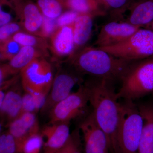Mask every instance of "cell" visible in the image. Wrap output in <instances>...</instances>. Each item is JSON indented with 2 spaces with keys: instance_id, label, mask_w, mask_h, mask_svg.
<instances>
[{
  "instance_id": "21",
  "label": "cell",
  "mask_w": 153,
  "mask_h": 153,
  "mask_svg": "<svg viewBox=\"0 0 153 153\" xmlns=\"http://www.w3.org/2000/svg\"><path fill=\"white\" fill-rule=\"evenodd\" d=\"M11 39L22 47H33L47 53L49 47L45 38L20 31L15 34Z\"/></svg>"
},
{
  "instance_id": "7",
  "label": "cell",
  "mask_w": 153,
  "mask_h": 153,
  "mask_svg": "<svg viewBox=\"0 0 153 153\" xmlns=\"http://www.w3.org/2000/svg\"><path fill=\"white\" fill-rule=\"evenodd\" d=\"M89 97L87 85L80 86L52 108L49 112V123H69L84 112Z\"/></svg>"
},
{
  "instance_id": "18",
  "label": "cell",
  "mask_w": 153,
  "mask_h": 153,
  "mask_svg": "<svg viewBox=\"0 0 153 153\" xmlns=\"http://www.w3.org/2000/svg\"><path fill=\"white\" fill-rule=\"evenodd\" d=\"M94 16L80 14L73 24L74 49L85 45L90 38Z\"/></svg>"
},
{
  "instance_id": "25",
  "label": "cell",
  "mask_w": 153,
  "mask_h": 153,
  "mask_svg": "<svg viewBox=\"0 0 153 153\" xmlns=\"http://www.w3.org/2000/svg\"><path fill=\"white\" fill-rule=\"evenodd\" d=\"M22 46L10 39L1 43L0 59L1 61H10L18 54Z\"/></svg>"
},
{
  "instance_id": "23",
  "label": "cell",
  "mask_w": 153,
  "mask_h": 153,
  "mask_svg": "<svg viewBox=\"0 0 153 153\" xmlns=\"http://www.w3.org/2000/svg\"><path fill=\"white\" fill-rule=\"evenodd\" d=\"M42 134L39 132L30 135L18 146L19 153H39L44 146Z\"/></svg>"
},
{
  "instance_id": "16",
  "label": "cell",
  "mask_w": 153,
  "mask_h": 153,
  "mask_svg": "<svg viewBox=\"0 0 153 153\" xmlns=\"http://www.w3.org/2000/svg\"><path fill=\"white\" fill-rule=\"evenodd\" d=\"M138 106L144 121L138 153H153V104Z\"/></svg>"
},
{
  "instance_id": "15",
  "label": "cell",
  "mask_w": 153,
  "mask_h": 153,
  "mask_svg": "<svg viewBox=\"0 0 153 153\" xmlns=\"http://www.w3.org/2000/svg\"><path fill=\"white\" fill-rule=\"evenodd\" d=\"M127 22L140 27L151 25L153 20V0H133Z\"/></svg>"
},
{
  "instance_id": "28",
  "label": "cell",
  "mask_w": 153,
  "mask_h": 153,
  "mask_svg": "<svg viewBox=\"0 0 153 153\" xmlns=\"http://www.w3.org/2000/svg\"><path fill=\"white\" fill-rule=\"evenodd\" d=\"M58 28L56 19H50L44 16L43 23L38 36L45 39L50 38Z\"/></svg>"
},
{
  "instance_id": "10",
  "label": "cell",
  "mask_w": 153,
  "mask_h": 153,
  "mask_svg": "<svg viewBox=\"0 0 153 153\" xmlns=\"http://www.w3.org/2000/svg\"><path fill=\"white\" fill-rule=\"evenodd\" d=\"M140 28L127 22H109L101 28L95 45L98 48L117 45L126 41Z\"/></svg>"
},
{
  "instance_id": "26",
  "label": "cell",
  "mask_w": 153,
  "mask_h": 153,
  "mask_svg": "<svg viewBox=\"0 0 153 153\" xmlns=\"http://www.w3.org/2000/svg\"><path fill=\"white\" fill-rule=\"evenodd\" d=\"M0 153H19L16 140L8 131L0 136Z\"/></svg>"
},
{
  "instance_id": "5",
  "label": "cell",
  "mask_w": 153,
  "mask_h": 153,
  "mask_svg": "<svg viewBox=\"0 0 153 153\" xmlns=\"http://www.w3.org/2000/svg\"><path fill=\"white\" fill-rule=\"evenodd\" d=\"M99 48L125 60H144L153 56V30L140 28L122 43Z\"/></svg>"
},
{
  "instance_id": "12",
  "label": "cell",
  "mask_w": 153,
  "mask_h": 153,
  "mask_svg": "<svg viewBox=\"0 0 153 153\" xmlns=\"http://www.w3.org/2000/svg\"><path fill=\"white\" fill-rule=\"evenodd\" d=\"M69 123L49 124L42 130L46 138L44 143L45 153H56L65 145L70 136Z\"/></svg>"
},
{
  "instance_id": "27",
  "label": "cell",
  "mask_w": 153,
  "mask_h": 153,
  "mask_svg": "<svg viewBox=\"0 0 153 153\" xmlns=\"http://www.w3.org/2000/svg\"><path fill=\"white\" fill-rule=\"evenodd\" d=\"M79 131L70 134L65 145L56 153H81Z\"/></svg>"
},
{
  "instance_id": "17",
  "label": "cell",
  "mask_w": 153,
  "mask_h": 153,
  "mask_svg": "<svg viewBox=\"0 0 153 153\" xmlns=\"http://www.w3.org/2000/svg\"><path fill=\"white\" fill-rule=\"evenodd\" d=\"M22 96L19 88H13L6 92L0 104L1 116L8 121L7 125L22 113Z\"/></svg>"
},
{
  "instance_id": "2",
  "label": "cell",
  "mask_w": 153,
  "mask_h": 153,
  "mask_svg": "<svg viewBox=\"0 0 153 153\" xmlns=\"http://www.w3.org/2000/svg\"><path fill=\"white\" fill-rule=\"evenodd\" d=\"M136 61L115 57L98 47H89L79 53L74 65L81 72L112 81L121 80Z\"/></svg>"
},
{
  "instance_id": "31",
  "label": "cell",
  "mask_w": 153,
  "mask_h": 153,
  "mask_svg": "<svg viewBox=\"0 0 153 153\" xmlns=\"http://www.w3.org/2000/svg\"><path fill=\"white\" fill-rule=\"evenodd\" d=\"M36 112H37V111L33 95L31 94L25 92L22 96V113L24 112L35 113Z\"/></svg>"
},
{
  "instance_id": "8",
  "label": "cell",
  "mask_w": 153,
  "mask_h": 153,
  "mask_svg": "<svg viewBox=\"0 0 153 153\" xmlns=\"http://www.w3.org/2000/svg\"><path fill=\"white\" fill-rule=\"evenodd\" d=\"M3 4L10 6L15 11L27 32L38 36L44 16L36 3L31 0H1V5Z\"/></svg>"
},
{
  "instance_id": "6",
  "label": "cell",
  "mask_w": 153,
  "mask_h": 153,
  "mask_svg": "<svg viewBox=\"0 0 153 153\" xmlns=\"http://www.w3.org/2000/svg\"><path fill=\"white\" fill-rule=\"evenodd\" d=\"M20 72L25 92L49 94L54 78L52 66L44 57L34 60Z\"/></svg>"
},
{
  "instance_id": "1",
  "label": "cell",
  "mask_w": 153,
  "mask_h": 153,
  "mask_svg": "<svg viewBox=\"0 0 153 153\" xmlns=\"http://www.w3.org/2000/svg\"><path fill=\"white\" fill-rule=\"evenodd\" d=\"M111 82L100 79L97 82L87 86L89 101L93 107L96 120L107 137L111 153H117V135L122 104L118 102L117 92L111 88Z\"/></svg>"
},
{
  "instance_id": "30",
  "label": "cell",
  "mask_w": 153,
  "mask_h": 153,
  "mask_svg": "<svg viewBox=\"0 0 153 153\" xmlns=\"http://www.w3.org/2000/svg\"><path fill=\"white\" fill-rule=\"evenodd\" d=\"M80 14L71 10H67L63 12L57 19L58 27H64L73 24Z\"/></svg>"
},
{
  "instance_id": "13",
  "label": "cell",
  "mask_w": 153,
  "mask_h": 153,
  "mask_svg": "<svg viewBox=\"0 0 153 153\" xmlns=\"http://www.w3.org/2000/svg\"><path fill=\"white\" fill-rule=\"evenodd\" d=\"M8 126L9 132L15 138L18 146L30 135L39 132L38 121L33 113H22Z\"/></svg>"
},
{
  "instance_id": "9",
  "label": "cell",
  "mask_w": 153,
  "mask_h": 153,
  "mask_svg": "<svg viewBox=\"0 0 153 153\" xmlns=\"http://www.w3.org/2000/svg\"><path fill=\"white\" fill-rule=\"evenodd\" d=\"M79 130L83 135L85 153H111L107 137L99 126L93 112L81 123Z\"/></svg>"
},
{
  "instance_id": "24",
  "label": "cell",
  "mask_w": 153,
  "mask_h": 153,
  "mask_svg": "<svg viewBox=\"0 0 153 153\" xmlns=\"http://www.w3.org/2000/svg\"><path fill=\"white\" fill-rule=\"evenodd\" d=\"M107 13L119 16L128 10L133 0H96Z\"/></svg>"
},
{
  "instance_id": "34",
  "label": "cell",
  "mask_w": 153,
  "mask_h": 153,
  "mask_svg": "<svg viewBox=\"0 0 153 153\" xmlns=\"http://www.w3.org/2000/svg\"><path fill=\"white\" fill-rule=\"evenodd\" d=\"M151 26V30H153V20L152 22V24L150 25Z\"/></svg>"
},
{
  "instance_id": "22",
  "label": "cell",
  "mask_w": 153,
  "mask_h": 153,
  "mask_svg": "<svg viewBox=\"0 0 153 153\" xmlns=\"http://www.w3.org/2000/svg\"><path fill=\"white\" fill-rule=\"evenodd\" d=\"M36 5L44 16L57 19L64 9L60 0H36Z\"/></svg>"
},
{
  "instance_id": "29",
  "label": "cell",
  "mask_w": 153,
  "mask_h": 153,
  "mask_svg": "<svg viewBox=\"0 0 153 153\" xmlns=\"http://www.w3.org/2000/svg\"><path fill=\"white\" fill-rule=\"evenodd\" d=\"M20 27L19 24L10 23L1 27L0 28V42L3 43L10 39L16 33L20 32Z\"/></svg>"
},
{
  "instance_id": "33",
  "label": "cell",
  "mask_w": 153,
  "mask_h": 153,
  "mask_svg": "<svg viewBox=\"0 0 153 153\" xmlns=\"http://www.w3.org/2000/svg\"><path fill=\"white\" fill-rule=\"evenodd\" d=\"M11 16L8 13L4 11L1 7L0 9V26L2 27L4 25L11 23Z\"/></svg>"
},
{
  "instance_id": "3",
  "label": "cell",
  "mask_w": 153,
  "mask_h": 153,
  "mask_svg": "<svg viewBox=\"0 0 153 153\" xmlns=\"http://www.w3.org/2000/svg\"><path fill=\"white\" fill-rule=\"evenodd\" d=\"M117 98L132 101L153 91V56L136 61L121 79Z\"/></svg>"
},
{
  "instance_id": "32",
  "label": "cell",
  "mask_w": 153,
  "mask_h": 153,
  "mask_svg": "<svg viewBox=\"0 0 153 153\" xmlns=\"http://www.w3.org/2000/svg\"><path fill=\"white\" fill-rule=\"evenodd\" d=\"M17 73L16 71L11 68L8 64L1 65L0 67V84L5 82L9 76Z\"/></svg>"
},
{
  "instance_id": "14",
  "label": "cell",
  "mask_w": 153,
  "mask_h": 153,
  "mask_svg": "<svg viewBox=\"0 0 153 153\" xmlns=\"http://www.w3.org/2000/svg\"><path fill=\"white\" fill-rule=\"evenodd\" d=\"M74 23L72 25L58 27L50 37L51 49L57 56H67L74 51Z\"/></svg>"
},
{
  "instance_id": "19",
  "label": "cell",
  "mask_w": 153,
  "mask_h": 153,
  "mask_svg": "<svg viewBox=\"0 0 153 153\" xmlns=\"http://www.w3.org/2000/svg\"><path fill=\"white\" fill-rule=\"evenodd\" d=\"M47 52L30 47H22L20 51L12 58L9 65L15 71L18 72L38 58L47 56Z\"/></svg>"
},
{
  "instance_id": "11",
  "label": "cell",
  "mask_w": 153,
  "mask_h": 153,
  "mask_svg": "<svg viewBox=\"0 0 153 153\" xmlns=\"http://www.w3.org/2000/svg\"><path fill=\"white\" fill-rule=\"evenodd\" d=\"M77 81L76 77L68 73L57 74L53 79L46 102L41 110V113L49 112L53 107L67 97Z\"/></svg>"
},
{
  "instance_id": "4",
  "label": "cell",
  "mask_w": 153,
  "mask_h": 153,
  "mask_svg": "<svg viewBox=\"0 0 153 153\" xmlns=\"http://www.w3.org/2000/svg\"><path fill=\"white\" fill-rule=\"evenodd\" d=\"M143 119L132 101L122 104L117 135V153H138L143 126Z\"/></svg>"
},
{
  "instance_id": "20",
  "label": "cell",
  "mask_w": 153,
  "mask_h": 153,
  "mask_svg": "<svg viewBox=\"0 0 153 153\" xmlns=\"http://www.w3.org/2000/svg\"><path fill=\"white\" fill-rule=\"evenodd\" d=\"M64 8L79 14L103 16L107 13L96 0H60Z\"/></svg>"
}]
</instances>
